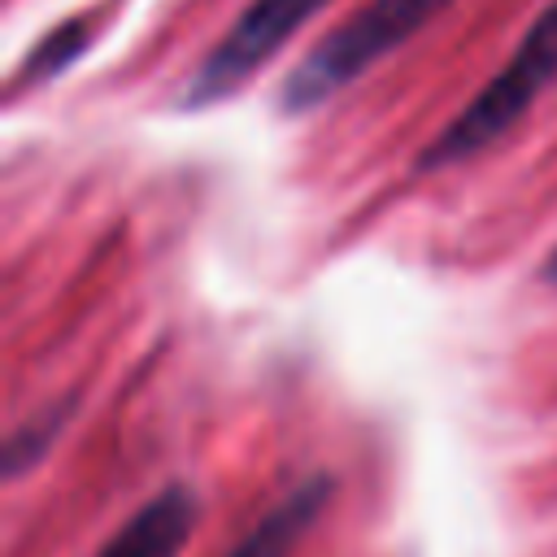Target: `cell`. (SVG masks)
<instances>
[{
	"label": "cell",
	"mask_w": 557,
	"mask_h": 557,
	"mask_svg": "<svg viewBox=\"0 0 557 557\" xmlns=\"http://www.w3.org/2000/svg\"><path fill=\"white\" fill-rule=\"evenodd\" d=\"M200 518V500L191 487L170 483L161 487L148 505H139L109 540L96 557H178L183 544L191 540Z\"/></svg>",
	"instance_id": "cell-4"
},
{
	"label": "cell",
	"mask_w": 557,
	"mask_h": 557,
	"mask_svg": "<svg viewBox=\"0 0 557 557\" xmlns=\"http://www.w3.org/2000/svg\"><path fill=\"white\" fill-rule=\"evenodd\" d=\"M70 409H74L70 400H57L52 409H44V413L26 418V422L4 440V474H9V479H17L22 470H30V466L52 448V440L61 435V426H65Z\"/></svg>",
	"instance_id": "cell-7"
},
{
	"label": "cell",
	"mask_w": 557,
	"mask_h": 557,
	"mask_svg": "<svg viewBox=\"0 0 557 557\" xmlns=\"http://www.w3.org/2000/svg\"><path fill=\"white\" fill-rule=\"evenodd\" d=\"M331 474H313L305 483H296L226 557H287L296 548V540L309 531V522L322 513V505L331 500Z\"/></svg>",
	"instance_id": "cell-5"
},
{
	"label": "cell",
	"mask_w": 557,
	"mask_h": 557,
	"mask_svg": "<svg viewBox=\"0 0 557 557\" xmlns=\"http://www.w3.org/2000/svg\"><path fill=\"white\" fill-rule=\"evenodd\" d=\"M96 30V13H74L65 22H57L48 35H39V44L17 61L13 70V87H44L57 74H65L91 44Z\"/></svg>",
	"instance_id": "cell-6"
},
{
	"label": "cell",
	"mask_w": 557,
	"mask_h": 557,
	"mask_svg": "<svg viewBox=\"0 0 557 557\" xmlns=\"http://www.w3.org/2000/svg\"><path fill=\"white\" fill-rule=\"evenodd\" d=\"M453 0H366L339 26H331L283 78L278 104L283 113H313L348 83H357L374 61L396 52L409 35H418L431 17H440Z\"/></svg>",
	"instance_id": "cell-2"
},
{
	"label": "cell",
	"mask_w": 557,
	"mask_h": 557,
	"mask_svg": "<svg viewBox=\"0 0 557 557\" xmlns=\"http://www.w3.org/2000/svg\"><path fill=\"white\" fill-rule=\"evenodd\" d=\"M322 4L326 0H248L178 87L183 109H209L235 96Z\"/></svg>",
	"instance_id": "cell-3"
},
{
	"label": "cell",
	"mask_w": 557,
	"mask_h": 557,
	"mask_svg": "<svg viewBox=\"0 0 557 557\" xmlns=\"http://www.w3.org/2000/svg\"><path fill=\"white\" fill-rule=\"evenodd\" d=\"M540 283L557 287V244H553V248H548V257L540 261Z\"/></svg>",
	"instance_id": "cell-8"
},
{
	"label": "cell",
	"mask_w": 557,
	"mask_h": 557,
	"mask_svg": "<svg viewBox=\"0 0 557 557\" xmlns=\"http://www.w3.org/2000/svg\"><path fill=\"white\" fill-rule=\"evenodd\" d=\"M557 83V0L527 26L522 44L505 57V65L461 104L457 117H448L435 139L418 152L413 170L435 174L448 165H461L492 144H500L527 113L531 104Z\"/></svg>",
	"instance_id": "cell-1"
}]
</instances>
